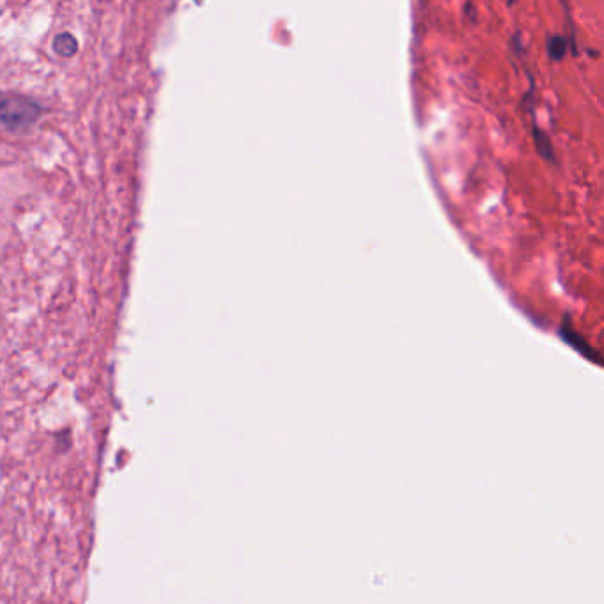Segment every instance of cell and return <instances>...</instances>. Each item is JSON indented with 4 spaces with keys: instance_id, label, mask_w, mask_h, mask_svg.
<instances>
[{
    "instance_id": "cell-1",
    "label": "cell",
    "mask_w": 604,
    "mask_h": 604,
    "mask_svg": "<svg viewBox=\"0 0 604 604\" xmlns=\"http://www.w3.org/2000/svg\"><path fill=\"white\" fill-rule=\"evenodd\" d=\"M43 114L41 105L25 96L0 95V125L7 130H29Z\"/></svg>"
},
{
    "instance_id": "cell-2",
    "label": "cell",
    "mask_w": 604,
    "mask_h": 604,
    "mask_svg": "<svg viewBox=\"0 0 604 604\" xmlns=\"http://www.w3.org/2000/svg\"><path fill=\"white\" fill-rule=\"evenodd\" d=\"M54 52H55L59 57H65V59L73 57V55L78 52V43H76L75 35L69 33H63L59 34V35H55V39H54Z\"/></svg>"
}]
</instances>
